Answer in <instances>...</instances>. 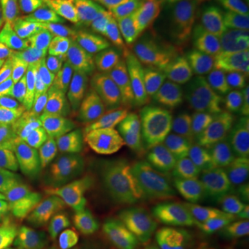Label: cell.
<instances>
[{
  "instance_id": "obj_1",
  "label": "cell",
  "mask_w": 249,
  "mask_h": 249,
  "mask_svg": "<svg viewBox=\"0 0 249 249\" xmlns=\"http://www.w3.org/2000/svg\"><path fill=\"white\" fill-rule=\"evenodd\" d=\"M181 172L216 217H231L244 208L240 181L213 145H190L181 158Z\"/></svg>"
},
{
  "instance_id": "obj_2",
  "label": "cell",
  "mask_w": 249,
  "mask_h": 249,
  "mask_svg": "<svg viewBox=\"0 0 249 249\" xmlns=\"http://www.w3.org/2000/svg\"><path fill=\"white\" fill-rule=\"evenodd\" d=\"M209 223V208L194 186L181 176L160 206L157 237L163 245L180 248L204 231Z\"/></svg>"
},
{
  "instance_id": "obj_3",
  "label": "cell",
  "mask_w": 249,
  "mask_h": 249,
  "mask_svg": "<svg viewBox=\"0 0 249 249\" xmlns=\"http://www.w3.org/2000/svg\"><path fill=\"white\" fill-rule=\"evenodd\" d=\"M130 114V122L142 130L148 142H162L178 151L183 150L191 139L184 109L165 97L150 80H142Z\"/></svg>"
},
{
  "instance_id": "obj_4",
  "label": "cell",
  "mask_w": 249,
  "mask_h": 249,
  "mask_svg": "<svg viewBox=\"0 0 249 249\" xmlns=\"http://www.w3.org/2000/svg\"><path fill=\"white\" fill-rule=\"evenodd\" d=\"M176 151L169 145L147 142L134 180V198L147 222L157 220L160 206L169 194L176 172Z\"/></svg>"
},
{
  "instance_id": "obj_5",
  "label": "cell",
  "mask_w": 249,
  "mask_h": 249,
  "mask_svg": "<svg viewBox=\"0 0 249 249\" xmlns=\"http://www.w3.org/2000/svg\"><path fill=\"white\" fill-rule=\"evenodd\" d=\"M96 198L86 226L132 234L142 222V212L130 186L100 173L96 178Z\"/></svg>"
},
{
  "instance_id": "obj_6",
  "label": "cell",
  "mask_w": 249,
  "mask_h": 249,
  "mask_svg": "<svg viewBox=\"0 0 249 249\" xmlns=\"http://www.w3.org/2000/svg\"><path fill=\"white\" fill-rule=\"evenodd\" d=\"M148 80L181 109L196 107L205 100L220 94V86L211 76L173 62H154Z\"/></svg>"
},
{
  "instance_id": "obj_7",
  "label": "cell",
  "mask_w": 249,
  "mask_h": 249,
  "mask_svg": "<svg viewBox=\"0 0 249 249\" xmlns=\"http://www.w3.org/2000/svg\"><path fill=\"white\" fill-rule=\"evenodd\" d=\"M157 35V50L178 53L208 16L184 0H142Z\"/></svg>"
},
{
  "instance_id": "obj_8",
  "label": "cell",
  "mask_w": 249,
  "mask_h": 249,
  "mask_svg": "<svg viewBox=\"0 0 249 249\" xmlns=\"http://www.w3.org/2000/svg\"><path fill=\"white\" fill-rule=\"evenodd\" d=\"M238 106L226 96H214L193 107L187 116L191 136L202 145H216L241 121Z\"/></svg>"
},
{
  "instance_id": "obj_9",
  "label": "cell",
  "mask_w": 249,
  "mask_h": 249,
  "mask_svg": "<svg viewBox=\"0 0 249 249\" xmlns=\"http://www.w3.org/2000/svg\"><path fill=\"white\" fill-rule=\"evenodd\" d=\"M89 4L127 39L147 47H157L155 29L142 0H89Z\"/></svg>"
},
{
  "instance_id": "obj_10",
  "label": "cell",
  "mask_w": 249,
  "mask_h": 249,
  "mask_svg": "<svg viewBox=\"0 0 249 249\" xmlns=\"http://www.w3.org/2000/svg\"><path fill=\"white\" fill-rule=\"evenodd\" d=\"M0 85L31 103L45 101L57 93L53 79L39 75L17 45H10L0 61Z\"/></svg>"
},
{
  "instance_id": "obj_11",
  "label": "cell",
  "mask_w": 249,
  "mask_h": 249,
  "mask_svg": "<svg viewBox=\"0 0 249 249\" xmlns=\"http://www.w3.org/2000/svg\"><path fill=\"white\" fill-rule=\"evenodd\" d=\"M50 40L70 46H124L129 45V39L119 34L115 28L100 17L96 11H89L73 18L68 24L43 34Z\"/></svg>"
},
{
  "instance_id": "obj_12",
  "label": "cell",
  "mask_w": 249,
  "mask_h": 249,
  "mask_svg": "<svg viewBox=\"0 0 249 249\" xmlns=\"http://www.w3.org/2000/svg\"><path fill=\"white\" fill-rule=\"evenodd\" d=\"M76 126L57 130L50 148L52 162H53V181H52V190L45 211L50 214L53 220L61 219L68 202L70 172H71L72 154L75 147Z\"/></svg>"
},
{
  "instance_id": "obj_13",
  "label": "cell",
  "mask_w": 249,
  "mask_h": 249,
  "mask_svg": "<svg viewBox=\"0 0 249 249\" xmlns=\"http://www.w3.org/2000/svg\"><path fill=\"white\" fill-rule=\"evenodd\" d=\"M22 50L35 71L47 79H53L86 57L76 46L54 42L43 34L34 36Z\"/></svg>"
},
{
  "instance_id": "obj_14",
  "label": "cell",
  "mask_w": 249,
  "mask_h": 249,
  "mask_svg": "<svg viewBox=\"0 0 249 249\" xmlns=\"http://www.w3.org/2000/svg\"><path fill=\"white\" fill-rule=\"evenodd\" d=\"M147 142L148 140L142 133V130L130 122L121 140L109 150L103 173L127 186H133Z\"/></svg>"
},
{
  "instance_id": "obj_15",
  "label": "cell",
  "mask_w": 249,
  "mask_h": 249,
  "mask_svg": "<svg viewBox=\"0 0 249 249\" xmlns=\"http://www.w3.org/2000/svg\"><path fill=\"white\" fill-rule=\"evenodd\" d=\"M106 73L107 72L98 62L85 57L83 60L75 62L70 68L54 76L53 82L57 93H64L83 101L96 103V96Z\"/></svg>"
},
{
  "instance_id": "obj_16",
  "label": "cell",
  "mask_w": 249,
  "mask_h": 249,
  "mask_svg": "<svg viewBox=\"0 0 249 249\" xmlns=\"http://www.w3.org/2000/svg\"><path fill=\"white\" fill-rule=\"evenodd\" d=\"M93 107V101H83L70 94L55 93L53 97L45 101H29L27 111L45 119L46 122L53 124L57 130H62L76 126L83 118L91 115Z\"/></svg>"
},
{
  "instance_id": "obj_17",
  "label": "cell",
  "mask_w": 249,
  "mask_h": 249,
  "mask_svg": "<svg viewBox=\"0 0 249 249\" xmlns=\"http://www.w3.org/2000/svg\"><path fill=\"white\" fill-rule=\"evenodd\" d=\"M206 71L220 80L232 94L247 100V107L249 109V85L241 68L231 37L226 32H223L219 37Z\"/></svg>"
},
{
  "instance_id": "obj_18",
  "label": "cell",
  "mask_w": 249,
  "mask_h": 249,
  "mask_svg": "<svg viewBox=\"0 0 249 249\" xmlns=\"http://www.w3.org/2000/svg\"><path fill=\"white\" fill-rule=\"evenodd\" d=\"M213 147L234 170L242 190L244 208L249 211V118H241L238 124Z\"/></svg>"
},
{
  "instance_id": "obj_19",
  "label": "cell",
  "mask_w": 249,
  "mask_h": 249,
  "mask_svg": "<svg viewBox=\"0 0 249 249\" xmlns=\"http://www.w3.org/2000/svg\"><path fill=\"white\" fill-rule=\"evenodd\" d=\"M249 237V214H235L208 226L196 238L176 249H237Z\"/></svg>"
},
{
  "instance_id": "obj_20",
  "label": "cell",
  "mask_w": 249,
  "mask_h": 249,
  "mask_svg": "<svg viewBox=\"0 0 249 249\" xmlns=\"http://www.w3.org/2000/svg\"><path fill=\"white\" fill-rule=\"evenodd\" d=\"M142 80L140 76L129 73H106L96 96V106L101 111L132 112Z\"/></svg>"
},
{
  "instance_id": "obj_21",
  "label": "cell",
  "mask_w": 249,
  "mask_h": 249,
  "mask_svg": "<svg viewBox=\"0 0 249 249\" xmlns=\"http://www.w3.org/2000/svg\"><path fill=\"white\" fill-rule=\"evenodd\" d=\"M76 47L88 58L98 62L107 73L109 72L129 73L148 80L154 62L130 50H126L124 47L121 46H85V47L76 46Z\"/></svg>"
},
{
  "instance_id": "obj_22",
  "label": "cell",
  "mask_w": 249,
  "mask_h": 249,
  "mask_svg": "<svg viewBox=\"0 0 249 249\" xmlns=\"http://www.w3.org/2000/svg\"><path fill=\"white\" fill-rule=\"evenodd\" d=\"M0 11L10 45L24 49L28 42L37 35L39 14L36 0H0Z\"/></svg>"
},
{
  "instance_id": "obj_23",
  "label": "cell",
  "mask_w": 249,
  "mask_h": 249,
  "mask_svg": "<svg viewBox=\"0 0 249 249\" xmlns=\"http://www.w3.org/2000/svg\"><path fill=\"white\" fill-rule=\"evenodd\" d=\"M52 220L46 211L34 217L0 214V248L24 249Z\"/></svg>"
},
{
  "instance_id": "obj_24",
  "label": "cell",
  "mask_w": 249,
  "mask_h": 249,
  "mask_svg": "<svg viewBox=\"0 0 249 249\" xmlns=\"http://www.w3.org/2000/svg\"><path fill=\"white\" fill-rule=\"evenodd\" d=\"M223 32L224 29L217 21L208 18L187 39L178 53H181L187 64L208 70L212 53Z\"/></svg>"
},
{
  "instance_id": "obj_25",
  "label": "cell",
  "mask_w": 249,
  "mask_h": 249,
  "mask_svg": "<svg viewBox=\"0 0 249 249\" xmlns=\"http://www.w3.org/2000/svg\"><path fill=\"white\" fill-rule=\"evenodd\" d=\"M19 116L22 119L24 127L22 157L29 168L52 148L57 129L53 124L46 122L45 119L27 111V108Z\"/></svg>"
},
{
  "instance_id": "obj_26",
  "label": "cell",
  "mask_w": 249,
  "mask_h": 249,
  "mask_svg": "<svg viewBox=\"0 0 249 249\" xmlns=\"http://www.w3.org/2000/svg\"><path fill=\"white\" fill-rule=\"evenodd\" d=\"M52 181H53V162H52V151L49 150L36 163L27 168L14 191L32 198L40 208L45 209L52 190Z\"/></svg>"
},
{
  "instance_id": "obj_27",
  "label": "cell",
  "mask_w": 249,
  "mask_h": 249,
  "mask_svg": "<svg viewBox=\"0 0 249 249\" xmlns=\"http://www.w3.org/2000/svg\"><path fill=\"white\" fill-rule=\"evenodd\" d=\"M90 116H86L76 126L75 132V150L79 152L82 160L89 166V169L98 176L107 163L109 148L103 145L94 136L90 126Z\"/></svg>"
},
{
  "instance_id": "obj_28",
  "label": "cell",
  "mask_w": 249,
  "mask_h": 249,
  "mask_svg": "<svg viewBox=\"0 0 249 249\" xmlns=\"http://www.w3.org/2000/svg\"><path fill=\"white\" fill-rule=\"evenodd\" d=\"M83 249H150L140 238L129 232L85 226L80 230Z\"/></svg>"
},
{
  "instance_id": "obj_29",
  "label": "cell",
  "mask_w": 249,
  "mask_h": 249,
  "mask_svg": "<svg viewBox=\"0 0 249 249\" xmlns=\"http://www.w3.org/2000/svg\"><path fill=\"white\" fill-rule=\"evenodd\" d=\"M39 19L47 27L60 28L90 10L89 0H36Z\"/></svg>"
},
{
  "instance_id": "obj_30",
  "label": "cell",
  "mask_w": 249,
  "mask_h": 249,
  "mask_svg": "<svg viewBox=\"0 0 249 249\" xmlns=\"http://www.w3.org/2000/svg\"><path fill=\"white\" fill-rule=\"evenodd\" d=\"M130 112H109L98 109L90 116V126L98 142L111 150L124 136L126 124L130 122Z\"/></svg>"
},
{
  "instance_id": "obj_31",
  "label": "cell",
  "mask_w": 249,
  "mask_h": 249,
  "mask_svg": "<svg viewBox=\"0 0 249 249\" xmlns=\"http://www.w3.org/2000/svg\"><path fill=\"white\" fill-rule=\"evenodd\" d=\"M24 249H83V245L80 232L68 229L61 220H52Z\"/></svg>"
},
{
  "instance_id": "obj_32",
  "label": "cell",
  "mask_w": 249,
  "mask_h": 249,
  "mask_svg": "<svg viewBox=\"0 0 249 249\" xmlns=\"http://www.w3.org/2000/svg\"><path fill=\"white\" fill-rule=\"evenodd\" d=\"M94 183H90L86 187H83L79 193H76L67 202L65 212H64L60 220L64 226H67L68 229H71L73 231L80 232V230L88 223L91 208L94 204V198H96Z\"/></svg>"
},
{
  "instance_id": "obj_33",
  "label": "cell",
  "mask_w": 249,
  "mask_h": 249,
  "mask_svg": "<svg viewBox=\"0 0 249 249\" xmlns=\"http://www.w3.org/2000/svg\"><path fill=\"white\" fill-rule=\"evenodd\" d=\"M24 147V127L22 119L17 116L11 119L0 137V168L7 165L22 154Z\"/></svg>"
},
{
  "instance_id": "obj_34",
  "label": "cell",
  "mask_w": 249,
  "mask_h": 249,
  "mask_svg": "<svg viewBox=\"0 0 249 249\" xmlns=\"http://www.w3.org/2000/svg\"><path fill=\"white\" fill-rule=\"evenodd\" d=\"M43 212L45 209L40 208L32 198L18 191H6L0 194V214L34 217Z\"/></svg>"
},
{
  "instance_id": "obj_35",
  "label": "cell",
  "mask_w": 249,
  "mask_h": 249,
  "mask_svg": "<svg viewBox=\"0 0 249 249\" xmlns=\"http://www.w3.org/2000/svg\"><path fill=\"white\" fill-rule=\"evenodd\" d=\"M216 21L231 39L249 35V0L242 3L237 9L216 18Z\"/></svg>"
},
{
  "instance_id": "obj_36",
  "label": "cell",
  "mask_w": 249,
  "mask_h": 249,
  "mask_svg": "<svg viewBox=\"0 0 249 249\" xmlns=\"http://www.w3.org/2000/svg\"><path fill=\"white\" fill-rule=\"evenodd\" d=\"M97 176L89 169V166L82 160L79 152L73 147V154H72L71 172H70V190H68V199L72 198L76 193H79L83 187H86L90 183H94Z\"/></svg>"
},
{
  "instance_id": "obj_37",
  "label": "cell",
  "mask_w": 249,
  "mask_h": 249,
  "mask_svg": "<svg viewBox=\"0 0 249 249\" xmlns=\"http://www.w3.org/2000/svg\"><path fill=\"white\" fill-rule=\"evenodd\" d=\"M28 165L22 154L18 155L16 160L9 162L3 168H0V194L6 191H14V188L25 173Z\"/></svg>"
},
{
  "instance_id": "obj_38",
  "label": "cell",
  "mask_w": 249,
  "mask_h": 249,
  "mask_svg": "<svg viewBox=\"0 0 249 249\" xmlns=\"http://www.w3.org/2000/svg\"><path fill=\"white\" fill-rule=\"evenodd\" d=\"M27 100L18 97L16 93L0 85V119L11 121L19 116L27 108Z\"/></svg>"
},
{
  "instance_id": "obj_39",
  "label": "cell",
  "mask_w": 249,
  "mask_h": 249,
  "mask_svg": "<svg viewBox=\"0 0 249 249\" xmlns=\"http://www.w3.org/2000/svg\"><path fill=\"white\" fill-rule=\"evenodd\" d=\"M184 1L194 6L196 9L201 10L202 13L206 11L212 14L214 18H219L223 14L237 9L247 0H184Z\"/></svg>"
},
{
  "instance_id": "obj_40",
  "label": "cell",
  "mask_w": 249,
  "mask_h": 249,
  "mask_svg": "<svg viewBox=\"0 0 249 249\" xmlns=\"http://www.w3.org/2000/svg\"><path fill=\"white\" fill-rule=\"evenodd\" d=\"M231 40L235 47L237 55H238L241 68L245 73V78H248L249 80V35L240 36V37L231 39Z\"/></svg>"
},
{
  "instance_id": "obj_41",
  "label": "cell",
  "mask_w": 249,
  "mask_h": 249,
  "mask_svg": "<svg viewBox=\"0 0 249 249\" xmlns=\"http://www.w3.org/2000/svg\"><path fill=\"white\" fill-rule=\"evenodd\" d=\"M9 46V36H7V31H6V25H4V21H3L1 11H0V57L4 54L6 49H7Z\"/></svg>"
},
{
  "instance_id": "obj_42",
  "label": "cell",
  "mask_w": 249,
  "mask_h": 249,
  "mask_svg": "<svg viewBox=\"0 0 249 249\" xmlns=\"http://www.w3.org/2000/svg\"><path fill=\"white\" fill-rule=\"evenodd\" d=\"M9 122H10V121H4V119H0V137H1V134L4 133V130H6V127H7Z\"/></svg>"
},
{
  "instance_id": "obj_43",
  "label": "cell",
  "mask_w": 249,
  "mask_h": 249,
  "mask_svg": "<svg viewBox=\"0 0 249 249\" xmlns=\"http://www.w3.org/2000/svg\"><path fill=\"white\" fill-rule=\"evenodd\" d=\"M237 249H249V237L247 238V240L244 241V242H242V244H241L240 247H238Z\"/></svg>"
},
{
  "instance_id": "obj_44",
  "label": "cell",
  "mask_w": 249,
  "mask_h": 249,
  "mask_svg": "<svg viewBox=\"0 0 249 249\" xmlns=\"http://www.w3.org/2000/svg\"><path fill=\"white\" fill-rule=\"evenodd\" d=\"M0 249H14V248H0Z\"/></svg>"
},
{
  "instance_id": "obj_45",
  "label": "cell",
  "mask_w": 249,
  "mask_h": 249,
  "mask_svg": "<svg viewBox=\"0 0 249 249\" xmlns=\"http://www.w3.org/2000/svg\"><path fill=\"white\" fill-rule=\"evenodd\" d=\"M248 112H249V109H248Z\"/></svg>"
}]
</instances>
